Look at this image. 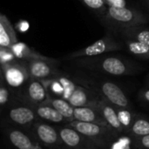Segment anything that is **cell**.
<instances>
[{
    "label": "cell",
    "instance_id": "obj_3",
    "mask_svg": "<svg viewBox=\"0 0 149 149\" xmlns=\"http://www.w3.org/2000/svg\"><path fill=\"white\" fill-rule=\"evenodd\" d=\"M67 126L74 128L93 141L100 148H109L120 136L115 130L107 125L72 120L68 122Z\"/></svg>",
    "mask_w": 149,
    "mask_h": 149
},
{
    "label": "cell",
    "instance_id": "obj_12",
    "mask_svg": "<svg viewBox=\"0 0 149 149\" xmlns=\"http://www.w3.org/2000/svg\"><path fill=\"white\" fill-rule=\"evenodd\" d=\"M35 133L38 139L46 146H59L62 144L58 129L45 124L38 123L35 126Z\"/></svg>",
    "mask_w": 149,
    "mask_h": 149
},
{
    "label": "cell",
    "instance_id": "obj_10",
    "mask_svg": "<svg viewBox=\"0 0 149 149\" xmlns=\"http://www.w3.org/2000/svg\"><path fill=\"white\" fill-rule=\"evenodd\" d=\"M95 107L98 108L100 114L102 115L105 121L109 127H111L113 130H115L120 136L125 135L123 127L119 120L114 106H113L107 100L100 97V100L97 101Z\"/></svg>",
    "mask_w": 149,
    "mask_h": 149
},
{
    "label": "cell",
    "instance_id": "obj_15",
    "mask_svg": "<svg viewBox=\"0 0 149 149\" xmlns=\"http://www.w3.org/2000/svg\"><path fill=\"white\" fill-rule=\"evenodd\" d=\"M124 38L149 45V28L144 24L125 27L118 30Z\"/></svg>",
    "mask_w": 149,
    "mask_h": 149
},
{
    "label": "cell",
    "instance_id": "obj_27",
    "mask_svg": "<svg viewBox=\"0 0 149 149\" xmlns=\"http://www.w3.org/2000/svg\"><path fill=\"white\" fill-rule=\"evenodd\" d=\"M17 58L14 56L9 48L0 47V64H6L16 61Z\"/></svg>",
    "mask_w": 149,
    "mask_h": 149
},
{
    "label": "cell",
    "instance_id": "obj_7",
    "mask_svg": "<svg viewBox=\"0 0 149 149\" xmlns=\"http://www.w3.org/2000/svg\"><path fill=\"white\" fill-rule=\"evenodd\" d=\"M59 137L64 145L71 149H99L93 141L79 133L74 128L65 126L58 129Z\"/></svg>",
    "mask_w": 149,
    "mask_h": 149
},
{
    "label": "cell",
    "instance_id": "obj_2",
    "mask_svg": "<svg viewBox=\"0 0 149 149\" xmlns=\"http://www.w3.org/2000/svg\"><path fill=\"white\" fill-rule=\"evenodd\" d=\"M76 80L80 86L95 92L113 106L133 109L131 101L117 84L107 79H94L88 76H79L76 78Z\"/></svg>",
    "mask_w": 149,
    "mask_h": 149
},
{
    "label": "cell",
    "instance_id": "obj_28",
    "mask_svg": "<svg viewBox=\"0 0 149 149\" xmlns=\"http://www.w3.org/2000/svg\"><path fill=\"white\" fill-rule=\"evenodd\" d=\"M138 100L142 106L149 107V87H145L140 90L138 93Z\"/></svg>",
    "mask_w": 149,
    "mask_h": 149
},
{
    "label": "cell",
    "instance_id": "obj_11",
    "mask_svg": "<svg viewBox=\"0 0 149 149\" xmlns=\"http://www.w3.org/2000/svg\"><path fill=\"white\" fill-rule=\"evenodd\" d=\"M9 49L11 51V52L14 54V56L17 59H20V60L28 61V60H31V59H40V60H45V61H49V62H58L57 59L45 57V56L38 53V52L31 49V47H29L27 45H25L23 42L17 41L16 44H14Z\"/></svg>",
    "mask_w": 149,
    "mask_h": 149
},
{
    "label": "cell",
    "instance_id": "obj_18",
    "mask_svg": "<svg viewBox=\"0 0 149 149\" xmlns=\"http://www.w3.org/2000/svg\"><path fill=\"white\" fill-rule=\"evenodd\" d=\"M45 104H48L55 108L65 120L67 122L73 120V112L74 107L68 102V100L63 98H50Z\"/></svg>",
    "mask_w": 149,
    "mask_h": 149
},
{
    "label": "cell",
    "instance_id": "obj_32",
    "mask_svg": "<svg viewBox=\"0 0 149 149\" xmlns=\"http://www.w3.org/2000/svg\"><path fill=\"white\" fill-rule=\"evenodd\" d=\"M146 5H147V8L149 10V0H146Z\"/></svg>",
    "mask_w": 149,
    "mask_h": 149
},
{
    "label": "cell",
    "instance_id": "obj_26",
    "mask_svg": "<svg viewBox=\"0 0 149 149\" xmlns=\"http://www.w3.org/2000/svg\"><path fill=\"white\" fill-rule=\"evenodd\" d=\"M131 142V138L128 135H121L110 146V148L112 149H130Z\"/></svg>",
    "mask_w": 149,
    "mask_h": 149
},
{
    "label": "cell",
    "instance_id": "obj_22",
    "mask_svg": "<svg viewBox=\"0 0 149 149\" xmlns=\"http://www.w3.org/2000/svg\"><path fill=\"white\" fill-rule=\"evenodd\" d=\"M115 110H116L119 120L123 127L124 134L128 135L130 129L132 127L133 122H134L137 113H134L133 109L124 108V107H115Z\"/></svg>",
    "mask_w": 149,
    "mask_h": 149
},
{
    "label": "cell",
    "instance_id": "obj_30",
    "mask_svg": "<svg viewBox=\"0 0 149 149\" xmlns=\"http://www.w3.org/2000/svg\"><path fill=\"white\" fill-rule=\"evenodd\" d=\"M106 4L108 7H115V8H122L127 6L126 0H104Z\"/></svg>",
    "mask_w": 149,
    "mask_h": 149
},
{
    "label": "cell",
    "instance_id": "obj_36",
    "mask_svg": "<svg viewBox=\"0 0 149 149\" xmlns=\"http://www.w3.org/2000/svg\"><path fill=\"white\" fill-rule=\"evenodd\" d=\"M58 149H71V148H58Z\"/></svg>",
    "mask_w": 149,
    "mask_h": 149
},
{
    "label": "cell",
    "instance_id": "obj_16",
    "mask_svg": "<svg viewBox=\"0 0 149 149\" xmlns=\"http://www.w3.org/2000/svg\"><path fill=\"white\" fill-rule=\"evenodd\" d=\"M27 95L33 103L38 105L45 104L49 99L48 93L42 82L34 79H31V81L28 84Z\"/></svg>",
    "mask_w": 149,
    "mask_h": 149
},
{
    "label": "cell",
    "instance_id": "obj_9",
    "mask_svg": "<svg viewBox=\"0 0 149 149\" xmlns=\"http://www.w3.org/2000/svg\"><path fill=\"white\" fill-rule=\"evenodd\" d=\"M100 98V96L95 92L80 85H77L74 92L68 99V102L73 107H95Z\"/></svg>",
    "mask_w": 149,
    "mask_h": 149
},
{
    "label": "cell",
    "instance_id": "obj_4",
    "mask_svg": "<svg viewBox=\"0 0 149 149\" xmlns=\"http://www.w3.org/2000/svg\"><path fill=\"white\" fill-rule=\"evenodd\" d=\"M102 18L105 23L115 27L117 30L134 25H141L148 23V17L142 12L127 6L122 8L107 6Z\"/></svg>",
    "mask_w": 149,
    "mask_h": 149
},
{
    "label": "cell",
    "instance_id": "obj_31",
    "mask_svg": "<svg viewBox=\"0 0 149 149\" xmlns=\"http://www.w3.org/2000/svg\"><path fill=\"white\" fill-rule=\"evenodd\" d=\"M4 77H3V69L0 64V86H3L4 84Z\"/></svg>",
    "mask_w": 149,
    "mask_h": 149
},
{
    "label": "cell",
    "instance_id": "obj_14",
    "mask_svg": "<svg viewBox=\"0 0 149 149\" xmlns=\"http://www.w3.org/2000/svg\"><path fill=\"white\" fill-rule=\"evenodd\" d=\"M16 31L8 17L0 13V46L10 48L17 42Z\"/></svg>",
    "mask_w": 149,
    "mask_h": 149
},
{
    "label": "cell",
    "instance_id": "obj_13",
    "mask_svg": "<svg viewBox=\"0 0 149 149\" xmlns=\"http://www.w3.org/2000/svg\"><path fill=\"white\" fill-rule=\"evenodd\" d=\"M73 120L107 125L96 107H74ZM108 126V125H107Z\"/></svg>",
    "mask_w": 149,
    "mask_h": 149
},
{
    "label": "cell",
    "instance_id": "obj_8",
    "mask_svg": "<svg viewBox=\"0 0 149 149\" xmlns=\"http://www.w3.org/2000/svg\"><path fill=\"white\" fill-rule=\"evenodd\" d=\"M58 63V61L49 62L40 59H31L26 61L31 79L38 80L55 78L59 75L60 72L57 67Z\"/></svg>",
    "mask_w": 149,
    "mask_h": 149
},
{
    "label": "cell",
    "instance_id": "obj_23",
    "mask_svg": "<svg viewBox=\"0 0 149 149\" xmlns=\"http://www.w3.org/2000/svg\"><path fill=\"white\" fill-rule=\"evenodd\" d=\"M10 142L17 149H31L34 146L28 135L19 130H11L9 133Z\"/></svg>",
    "mask_w": 149,
    "mask_h": 149
},
{
    "label": "cell",
    "instance_id": "obj_35",
    "mask_svg": "<svg viewBox=\"0 0 149 149\" xmlns=\"http://www.w3.org/2000/svg\"><path fill=\"white\" fill-rule=\"evenodd\" d=\"M99 149H112V148H111L109 147V148H99Z\"/></svg>",
    "mask_w": 149,
    "mask_h": 149
},
{
    "label": "cell",
    "instance_id": "obj_1",
    "mask_svg": "<svg viewBox=\"0 0 149 149\" xmlns=\"http://www.w3.org/2000/svg\"><path fill=\"white\" fill-rule=\"evenodd\" d=\"M72 63L83 69L113 76H130L140 72L142 67L121 55L103 54L94 57L79 58Z\"/></svg>",
    "mask_w": 149,
    "mask_h": 149
},
{
    "label": "cell",
    "instance_id": "obj_37",
    "mask_svg": "<svg viewBox=\"0 0 149 149\" xmlns=\"http://www.w3.org/2000/svg\"><path fill=\"white\" fill-rule=\"evenodd\" d=\"M0 47H1V46H0Z\"/></svg>",
    "mask_w": 149,
    "mask_h": 149
},
{
    "label": "cell",
    "instance_id": "obj_29",
    "mask_svg": "<svg viewBox=\"0 0 149 149\" xmlns=\"http://www.w3.org/2000/svg\"><path fill=\"white\" fill-rule=\"evenodd\" d=\"M135 149H149V134L133 140Z\"/></svg>",
    "mask_w": 149,
    "mask_h": 149
},
{
    "label": "cell",
    "instance_id": "obj_17",
    "mask_svg": "<svg viewBox=\"0 0 149 149\" xmlns=\"http://www.w3.org/2000/svg\"><path fill=\"white\" fill-rule=\"evenodd\" d=\"M10 120L18 125L25 126L31 124L36 117L35 112L28 107H17L9 111Z\"/></svg>",
    "mask_w": 149,
    "mask_h": 149
},
{
    "label": "cell",
    "instance_id": "obj_21",
    "mask_svg": "<svg viewBox=\"0 0 149 149\" xmlns=\"http://www.w3.org/2000/svg\"><path fill=\"white\" fill-rule=\"evenodd\" d=\"M124 44L127 51L134 57L144 60H149V45L127 38H125Z\"/></svg>",
    "mask_w": 149,
    "mask_h": 149
},
{
    "label": "cell",
    "instance_id": "obj_5",
    "mask_svg": "<svg viewBox=\"0 0 149 149\" xmlns=\"http://www.w3.org/2000/svg\"><path fill=\"white\" fill-rule=\"evenodd\" d=\"M124 46L121 43L113 38L110 34L106 35L104 38L95 41L93 44L86 46L79 51L73 52L65 57V59H75L79 58L85 57H94L99 55H103L115 51L123 50Z\"/></svg>",
    "mask_w": 149,
    "mask_h": 149
},
{
    "label": "cell",
    "instance_id": "obj_25",
    "mask_svg": "<svg viewBox=\"0 0 149 149\" xmlns=\"http://www.w3.org/2000/svg\"><path fill=\"white\" fill-rule=\"evenodd\" d=\"M81 3H83L86 6L90 8L91 10L97 12L101 17L105 14L107 5L104 2V0H79Z\"/></svg>",
    "mask_w": 149,
    "mask_h": 149
},
{
    "label": "cell",
    "instance_id": "obj_34",
    "mask_svg": "<svg viewBox=\"0 0 149 149\" xmlns=\"http://www.w3.org/2000/svg\"><path fill=\"white\" fill-rule=\"evenodd\" d=\"M31 149H39V148H37V147H33Z\"/></svg>",
    "mask_w": 149,
    "mask_h": 149
},
{
    "label": "cell",
    "instance_id": "obj_6",
    "mask_svg": "<svg viewBox=\"0 0 149 149\" xmlns=\"http://www.w3.org/2000/svg\"><path fill=\"white\" fill-rule=\"evenodd\" d=\"M5 83L13 88L22 86L25 82L31 79L26 61L16 60L10 63L1 65Z\"/></svg>",
    "mask_w": 149,
    "mask_h": 149
},
{
    "label": "cell",
    "instance_id": "obj_33",
    "mask_svg": "<svg viewBox=\"0 0 149 149\" xmlns=\"http://www.w3.org/2000/svg\"><path fill=\"white\" fill-rule=\"evenodd\" d=\"M147 87H149V76L147 79Z\"/></svg>",
    "mask_w": 149,
    "mask_h": 149
},
{
    "label": "cell",
    "instance_id": "obj_19",
    "mask_svg": "<svg viewBox=\"0 0 149 149\" xmlns=\"http://www.w3.org/2000/svg\"><path fill=\"white\" fill-rule=\"evenodd\" d=\"M149 134V119L142 114H136L128 136L133 140Z\"/></svg>",
    "mask_w": 149,
    "mask_h": 149
},
{
    "label": "cell",
    "instance_id": "obj_20",
    "mask_svg": "<svg viewBox=\"0 0 149 149\" xmlns=\"http://www.w3.org/2000/svg\"><path fill=\"white\" fill-rule=\"evenodd\" d=\"M36 113L42 120L52 123H62L65 121L67 122L66 120L55 108L48 104L38 105V108L36 109Z\"/></svg>",
    "mask_w": 149,
    "mask_h": 149
},
{
    "label": "cell",
    "instance_id": "obj_24",
    "mask_svg": "<svg viewBox=\"0 0 149 149\" xmlns=\"http://www.w3.org/2000/svg\"><path fill=\"white\" fill-rule=\"evenodd\" d=\"M58 81L61 83L62 86H63V89H64V93H63V99L68 100V99L70 98V96L72 94V93L74 92L77 85L74 81H72L71 79L65 77V76H63L61 74L58 75L56 77Z\"/></svg>",
    "mask_w": 149,
    "mask_h": 149
}]
</instances>
